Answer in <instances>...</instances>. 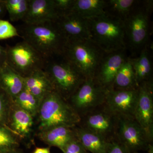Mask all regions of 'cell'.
Wrapping results in <instances>:
<instances>
[{"instance_id": "obj_1", "label": "cell", "mask_w": 153, "mask_h": 153, "mask_svg": "<svg viewBox=\"0 0 153 153\" xmlns=\"http://www.w3.org/2000/svg\"><path fill=\"white\" fill-rule=\"evenodd\" d=\"M18 31L23 41L46 60L62 56L67 40L56 22L38 25L25 24Z\"/></svg>"}, {"instance_id": "obj_2", "label": "cell", "mask_w": 153, "mask_h": 153, "mask_svg": "<svg viewBox=\"0 0 153 153\" xmlns=\"http://www.w3.org/2000/svg\"><path fill=\"white\" fill-rule=\"evenodd\" d=\"M88 21L91 40L101 51L111 53L124 49L125 27L121 19L106 13Z\"/></svg>"}, {"instance_id": "obj_3", "label": "cell", "mask_w": 153, "mask_h": 153, "mask_svg": "<svg viewBox=\"0 0 153 153\" xmlns=\"http://www.w3.org/2000/svg\"><path fill=\"white\" fill-rule=\"evenodd\" d=\"M38 114L40 131L59 126L75 127L81 120L68 101L54 90L43 99Z\"/></svg>"}, {"instance_id": "obj_4", "label": "cell", "mask_w": 153, "mask_h": 153, "mask_svg": "<svg viewBox=\"0 0 153 153\" xmlns=\"http://www.w3.org/2000/svg\"><path fill=\"white\" fill-rule=\"evenodd\" d=\"M100 50L90 39L67 40L62 56L86 79L94 77L102 59Z\"/></svg>"}, {"instance_id": "obj_5", "label": "cell", "mask_w": 153, "mask_h": 153, "mask_svg": "<svg viewBox=\"0 0 153 153\" xmlns=\"http://www.w3.org/2000/svg\"><path fill=\"white\" fill-rule=\"evenodd\" d=\"M44 70L54 90L67 101L85 79L65 58L62 61L47 60Z\"/></svg>"}, {"instance_id": "obj_6", "label": "cell", "mask_w": 153, "mask_h": 153, "mask_svg": "<svg viewBox=\"0 0 153 153\" xmlns=\"http://www.w3.org/2000/svg\"><path fill=\"white\" fill-rule=\"evenodd\" d=\"M5 49L6 63L23 77L44 69L47 60L25 41L7 45Z\"/></svg>"}, {"instance_id": "obj_7", "label": "cell", "mask_w": 153, "mask_h": 153, "mask_svg": "<svg viewBox=\"0 0 153 153\" xmlns=\"http://www.w3.org/2000/svg\"><path fill=\"white\" fill-rule=\"evenodd\" d=\"M108 90L94 77L86 78L68 101L81 117L104 104Z\"/></svg>"}, {"instance_id": "obj_8", "label": "cell", "mask_w": 153, "mask_h": 153, "mask_svg": "<svg viewBox=\"0 0 153 153\" xmlns=\"http://www.w3.org/2000/svg\"><path fill=\"white\" fill-rule=\"evenodd\" d=\"M115 137L130 153L148 151L153 143L134 118L118 117Z\"/></svg>"}, {"instance_id": "obj_9", "label": "cell", "mask_w": 153, "mask_h": 153, "mask_svg": "<svg viewBox=\"0 0 153 153\" xmlns=\"http://www.w3.org/2000/svg\"><path fill=\"white\" fill-rule=\"evenodd\" d=\"M78 126L109 140L115 137L119 117L105 107H99L80 117Z\"/></svg>"}, {"instance_id": "obj_10", "label": "cell", "mask_w": 153, "mask_h": 153, "mask_svg": "<svg viewBox=\"0 0 153 153\" xmlns=\"http://www.w3.org/2000/svg\"><path fill=\"white\" fill-rule=\"evenodd\" d=\"M134 118L141 126L149 140L153 141V84L152 80L138 86L137 101Z\"/></svg>"}, {"instance_id": "obj_11", "label": "cell", "mask_w": 153, "mask_h": 153, "mask_svg": "<svg viewBox=\"0 0 153 153\" xmlns=\"http://www.w3.org/2000/svg\"><path fill=\"white\" fill-rule=\"evenodd\" d=\"M138 87L126 89L111 88L107 94L104 105L118 117L134 118Z\"/></svg>"}, {"instance_id": "obj_12", "label": "cell", "mask_w": 153, "mask_h": 153, "mask_svg": "<svg viewBox=\"0 0 153 153\" xmlns=\"http://www.w3.org/2000/svg\"><path fill=\"white\" fill-rule=\"evenodd\" d=\"M67 40L90 39L88 21L71 11L60 13L55 21Z\"/></svg>"}, {"instance_id": "obj_13", "label": "cell", "mask_w": 153, "mask_h": 153, "mask_svg": "<svg viewBox=\"0 0 153 153\" xmlns=\"http://www.w3.org/2000/svg\"><path fill=\"white\" fill-rule=\"evenodd\" d=\"M59 14L53 0H29L27 11L22 21L27 25L54 22Z\"/></svg>"}, {"instance_id": "obj_14", "label": "cell", "mask_w": 153, "mask_h": 153, "mask_svg": "<svg viewBox=\"0 0 153 153\" xmlns=\"http://www.w3.org/2000/svg\"><path fill=\"white\" fill-rule=\"evenodd\" d=\"M126 36L135 48L142 46L147 40L149 19L144 12H137L124 22Z\"/></svg>"}, {"instance_id": "obj_15", "label": "cell", "mask_w": 153, "mask_h": 153, "mask_svg": "<svg viewBox=\"0 0 153 153\" xmlns=\"http://www.w3.org/2000/svg\"><path fill=\"white\" fill-rule=\"evenodd\" d=\"M126 60L122 51L111 53L102 59L94 78L105 88L111 89L116 74Z\"/></svg>"}, {"instance_id": "obj_16", "label": "cell", "mask_w": 153, "mask_h": 153, "mask_svg": "<svg viewBox=\"0 0 153 153\" xmlns=\"http://www.w3.org/2000/svg\"><path fill=\"white\" fill-rule=\"evenodd\" d=\"M33 126V117L13 102L9 117V129L18 137L25 138L30 134Z\"/></svg>"}, {"instance_id": "obj_17", "label": "cell", "mask_w": 153, "mask_h": 153, "mask_svg": "<svg viewBox=\"0 0 153 153\" xmlns=\"http://www.w3.org/2000/svg\"><path fill=\"white\" fill-rule=\"evenodd\" d=\"M38 136L44 142L62 149L67 144L76 139L74 127L59 126L40 131Z\"/></svg>"}, {"instance_id": "obj_18", "label": "cell", "mask_w": 153, "mask_h": 153, "mask_svg": "<svg viewBox=\"0 0 153 153\" xmlns=\"http://www.w3.org/2000/svg\"><path fill=\"white\" fill-rule=\"evenodd\" d=\"M24 78L25 88L40 102L48 93L54 90L52 83L44 69L36 70Z\"/></svg>"}, {"instance_id": "obj_19", "label": "cell", "mask_w": 153, "mask_h": 153, "mask_svg": "<svg viewBox=\"0 0 153 153\" xmlns=\"http://www.w3.org/2000/svg\"><path fill=\"white\" fill-rule=\"evenodd\" d=\"M0 87L13 101L25 88L24 78L6 63L0 67Z\"/></svg>"}, {"instance_id": "obj_20", "label": "cell", "mask_w": 153, "mask_h": 153, "mask_svg": "<svg viewBox=\"0 0 153 153\" xmlns=\"http://www.w3.org/2000/svg\"><path fill=\"white\" fill-rule=\"evenodd\" d=\"M76 138L87 152L106 153L108 140L104 137L79 126L74 127Z\"/></svg>"}, {"instance_id": "obj_21", "label": "cell", "mask_w": 153, "mask_h": 153, "mask_svg": "<svg viewBox=\"0 0 153 153\" xmlns=\"http://www.w3.org/2000/svg\"><path fill=\"white\" fill-rule=\"evenodd\" d=\"M106 6L103 0H74L69 11L88 20L106 13L105 10Z\"/></svg>"}, {"instance_id": "obj_22", "label": "cell", "mask_w": 153, "mask_h": 153, "mask_svg": "<svg viewBox=\"0 0 153 153\" xmlns=\"http://www.w3.org/2000/svg\"><path fill=\"white\" fill-rule=\"evenodd\" d=\"M130 60L133 67L137 87L143 82L152 80V62L147 49H144L136 59Z\"/></svg>"}, {"instance_id": "obj_23", "label": "cell", "mask_w": 153, "mask_h": 153, "mask_svg": "<svg viewBox=\"0 0 153 153\" xmlns=\"http://www.w3.org/2000/svg\"><path fill=\"white\" fill-rule=\"evenodd\" d=\"M137 87L131 62L130 60H126L116 74L112 88L126 89Z\"/></svg>"}, {"instance_id": "obj_24", "label": "cell", "mask_w": 153, "mask_h": 153, "mask_svg": "<svg viewBox=\"0 0 153 153\" xmlns=\"http://www.w3.org/2000/svg\"><path fill=\"white\" fill-rule=\"evenodd\" d=\"M14 104L29 113L33 117L38 114L41 102L30 91L24 88L13 100Z\"/></svg>"}, {"instance_id": "obj_25", "label": "cell", "mask_w": 153, "mask_h": 153, "mask_svg": "<svg viewBox=\"0 0 153 153\" xmlns=\"http://www.w3.org/2000/svg\"><path fill=\"white\" fill-rule=\"evenodd\" d=\"M4 2L10 21H22L27 11L29 0H4Z\"/></svg>"}, {"instance_id": "obj_26", "label": "cell", "mask_w": 153, "mask_h": 153, "mask_svg": "<svg viewBox=\"0 0 153 153\" xmlns=\"http://www.w3.org/2000/svg\"><path fill=\"white\" fill-rule=\"evenodd\" d=\"M18 138L8 128L0 127V153L17 149L19 146Z\"/></svg>"}, {"instance_id": "obj_27", "label": "cell", "mask_w": 153, "mask_h": 153, "mask_svg": "<svg viewBox=\"0 0 153 153\" xmlns=\"http://www.w3.org/2000/svg\"><path fill=\"white\" fill-rule=\"evenodd\" d=\"M13 102L0 87V127L9 128V117Z\"/></svg>"}, {"instance_id": "obj_28", "label": "cell", "mask_w": 153, "mask_h": 153, "mask_svg": "<svg viewBox=\"0 0 153 153\" xmlns=\"http://www.w3.org/2000/svg\"><path fill=\"white\" fill-rule=\"evenodd\" d=\"M20 37L18 30L8 21L0 19V40Z\"/></svg>"}, {"instance_id": "obj_29", "label": "cell", "mask_w": 153, "mask_h": 153, "mask_svg": "<svg viewBox=\"0 0 153 153\" xmlns=\"http://www.w3.org/2000/svg\"><path fill=\"white\" fill-rule=\"evenodd\" d=\"M135 2L134 0H110L109 4L114 10L125 15L129 13Z\"/></svg>"}, {"instance_id": "obj_30", "label": "cell", "mask_w": 153, "mask_h": 153, "mask_svg": "<svg viewBox=\"0 0 153 153\" xmlns=\"http://www.w3.org/2000/svg\"><path fill=\"white\" fill-rule=\"evenodd\" d=\"M106 153H130L126 148L115 137L109 140Z\"/></svg>"}, {"instance_id": "obj_31", "label": "cell", "mask_w": 153, "mask_h": 153, "mask_svg": "<svg viewBox=\"0 0 153 153\" xmlns=\"http://www.w3.org/2000/svg\"><path fill=\"white\" fill-rule=\"evenodd\" d=\"M61 150L63 153H88L76 138L67 144Z\"/></svg>"}, {"instance_id": "obj_32", "label": "cell", "mask_w": 153, "mask_h": 153, "mask_svg": "<svg viewBox=\"0 0 153 153\" xmlns=\"http://www.w3.org/2000/svg\"><path fill=\"white\" fill-rule=\"evenodd\" d=\"M57 12L60 14L70 10L74 0H53Z\"/></svg>"}, {"instance_id": "obj_33", "label": "cell", "mask_w": 153, "mask_h": 153, "mask_svg": "<svg viewBox=\"0 0 153 153\" xmlns=\"http://www.w3.org/2000/svg\"><path fill=\"white\" fill-rule=\"evenodd\" d=\"M6 52L5 48L0 45V67L6 63Z\"/></svg>"}, {"instance_id": "obj_34", "label": "cell", "mask_w": 153, "mask_h": 153, "mask_svg": "<svg viewBox=\"0 0 153 153\" xmlns=\"http://www.w3.org/2000/svg\"><path fill=\"white\" fill-rule=\"evenodd\" d=\"M7 12L4 0H0V19L5 16Z\"/></svg>"}, {"instance_id": "obj_35", "label": "cell", "mask_w": 153, "mask_h": 153, "mask_svg": "<svg viewBox=\"0 0 153 153\" xmlns=\"http://www.w3.org/2000/svg\"><path fill=\"white\" fill-rule=\"evenodd\" d=\"M33 153H50L49 148H37Z\"/></svg>"}, {"instance_id": "obj_36", "label": "cell", "mask_w": 153, "mask_h": 153, "mask_svg": "<svg viewBox=\"0 0 153 153\" xmlns=\"http://www.w3.org/2000/svg\"><path fill=\"white\" fill-rule=\"evenodd\" d=\"M132 153H139V152H134ZM153 153V146L152 145L150 147L149 149L147 151V153Z\"/></svg>"}, {"instance_id": "obj_37", "label": "cell", "mask_w": 153, "mask_h": 153, "mask_svg": "<svg viewBox=\"0 0 153 153\" xmlns=\"http://www.w3.org/2000/svg\"><path fill=\"white\" fill-rule=\"evenodd\" d=\"M7 153H22V152H21L18 151L17 149L13 150L10 151V152H7Z\"/></svg>"}]
</instances>
